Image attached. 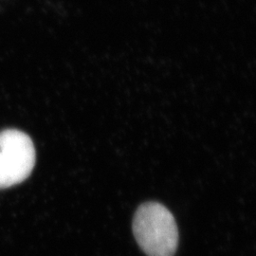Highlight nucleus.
<instances>
[{
    "instance_id": "2",
    "label": "nucleus",
    "mask_w": 256,
    "mask_h": 256,
    "mask_svg": "<svg viewBox=\"0 0 256 256\" xmlns=\"http://www.w3.org/2000/svg\"><path fill=\"white\" fill-rule=\"evenodd\" d=\"M36 160V148L26 133L7 129L0 133V189L23 182Z\"/></svg>"
},
{
    "instance_id": "1",
    "label": "nucleus",
    "mask_w": 256,
    "mask_h": 256,
    "mask_svg": "<svg viewBox=\"0 0 256 256\" xmlns=\"http://www.w3.org/2000/svg\"><path fill=\"white\" fill-rule=\"evenodd\" d=\"M133 232L138 244L148 256H174L178 230L173 214L164 205L147 202L134 216Z\"/></svg>"
}]
</instances>
